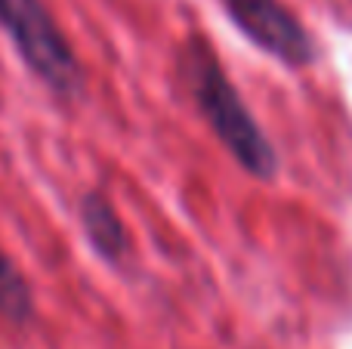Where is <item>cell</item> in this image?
Returning a JSON list of instances; mask_svg holds the SVG:
<instances>
[{
	"mask_svg": "<svg viewBox=\"0 0 352 349\" xmlns=\"http://www.w3.org/2000/svg\"><path fill=\"white\" fill-rule=\"evenodd\" d=\"M179 71L198 111L219 136V142L232 152V158L256 179H272L278 170V155L269 136L260 130L256 117L248 111L241 93L217 62L213 49L204 41H188Z\"/></svg>",
	"mask_w": 352,
	"mask_h": 349,
	"instance_id": "cell-1",
	"label": "cell"
},
{
	"mask_svg": "<svg viewBox=\"0 0 352 349\" xmlns=\"http://www.w3.org/2000/svg\"><path fill=\"white\" fill-rule=\"evenodd\" d=\"M0 28L37 80H43L62 99L78 96L84 74L72 53V43L43 0H0Z\"/></svg>",
	"mask_w": 352,
	"mask_h": 349,
	"instance_id": "cell-2",
	"label": "cell"
},
{
	"mask_svg": "<svg viewBox=\"0 0 352 349\" xmlns=\"http://www.w3.org/2000/svg\"><path fill=\"white\" fill-rule=\"evenodd\" d=\"M229 19L269 56L303 68L316 59V41L281 0H219Z\"/></svg>",
	"mask_w": 352,
	"mask_h": 349,
	"instance_id": "cell-3",
	"label": "cell"
},
{
	"mask_svg": "<svg viewBox=\"0 0 352 349\" xmlns=\"http://www.w3.org/2000/svg\"><path fill=\"white\" fill-rule=\"evenodd\" d=\"M78 214L93 251L109 263H118L127 254V229H124L121 216L111 207L109 198L99 195V192H87L78 204Z\"/></svg>",
	"mask_w": 352,
	"mask_h": 349,
	"instance_id": "cell-4",
	"label": "cell"
},
{
	"mask_svg": "<svg viewBox=\"0 0 352 349\" xmlns=\"http://www.w3.org/2000/svg\"><path fill=\"white\" fill-rule=\"evenodd\" d=\"M0 315L12 325H25L34 315V294L10 254L0 251Z\"/></svg>",
	"mask_w": 352,
	"mask_h": 349,
	"instance_id": "cell-5",
	"label": "cell"
}]
</instances>
